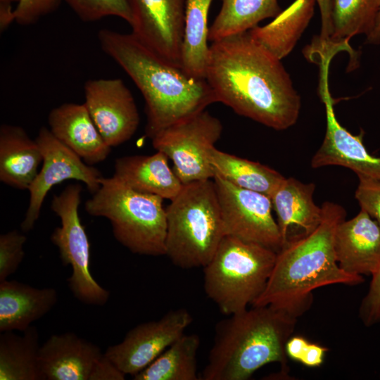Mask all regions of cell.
<instances>
[{
  "label": "cell",
  "mask_w": 380,
  "mask_h": 380,
  "mask_svg": "<svg viewBox=\"0 0 380 380\" xmlns=\"http://www.w3.org/2000/svg\"><path fill=\"white\" fill-rule=\"evenodd\" d=\"M281 61L248 31L212 42L205 78L216 102L284 130L297 122L301 101Z\"/></svg>",
  "instance_id": "6da1fadb"
},
{
  "label": "cell",
  "mask_w": 380,
  "mask_h": 380,
  "mask_svg": "<svg viewBox=\"0 0 380 380\" xmlns=\"http://www.w3.org/2000/svg\"><path fill=\"white\" fill-rule=\"evenodd\" d=\"M103 51L133 80L145 101L146 135L151 139L169 126L216 103L205 79L193 77L152 52L131 33L101 29Z\"/></svg>",
  "instance_id": "7a4b0ae2"
},
{
  "label": "cell",
  "mask_w": 380,
  "mask_h": 380,
  "mask_svg": "<svg viewBox=\"0 0 380 380\" xmlns=\"http://www.w3.org/2000/svg\"><path fill=\"white\" fill-rule=\"evenodd\" d=\"M322 218L309 234L288 242L277 252L266 287L251 306L270 305L298 318L309 310L313 291L331 284L356 285L362 276L339 267L334 251L337 226L346 218L341 205H322Z\"/></svg>",
  "instance_id": "3957f363"
},
{
  "label": "cell",
  "mask_w": 380,
  "mask_h": 380,
  "mask_svg": "<svg viewBox=\"0 0 380 380\" xmlns=\"http://www.w3.org/2000/svg\"><path fill=\"white\" fill-rule=\"evenodd\" d=\"M297 318L270 305L252 306L215 326L201 380H247L272 362L286 367L285 345Z\"/></svg>",
  "instance_id": "277c9868"
},
{
  "label": "cell",
  "mask_w": 380,
  "mask_h": 380,
  "mask_svg": "<svg viewBox=\"0 0 380 380\" xmlns=\"http://www.w3.org/2000/svg\"><path fill=\"white\" fill-rule=\"evenodd\" d=\"M166 217L165 255L182 269L203 268L225 236L213 179L183 184Z\"/></svg>",
  "instance_id": "5b68a950"
},
{
  "label": "cell",
  "mask_w": 380,
  "mask_h": 380,
  "mask_svg": "<svg viewBox=\"0 0 380 380\" xmlns=\"http://www.w3.org/2000/svg\"><path fill=\"white\" fill-rule=\"evenodd\" d=\"M163 198L135 191L115 177H102L84 204L86 212L109 220L115 239L134 254L165 255L166 208Z\"/></svg>",
  "instance_id": "8992f818"
},
{
  "label": "cell",
  "mask_w": 380,
  "mask_h": 380,
  "mask_svg": "<svg viewBox=\"0 0 380 380\" xmlns=\"http://www.w3.org/2000/svg\"><path fill=\"white\" fill-rule=\"evenodd\" d=\"M277 252L266 246L225 235L203 267V289L227 316L248 308L264 291Z\"/></svg>",
  "instance_id": "52a82bcc"
},
{
  "label": "cell",
  "mask_w": 380,
  "mask_h": 380,
  "mask_svg": "<svg viewBox=\"0 0 380 380\" xmlns=\"http://www.w3.org/2000/svg\"><path fill=\"white\" fill-rule=\"evenodd\" d=\"M82 191L80 184H70L53 197L51 208L61 224L53 231L51 241L57 247L63 265L72 268L67 281L74 297L85 305L102 306L110 293L90 272V245L79 215Z\"/></svg>",
  "instance_id": "ba28073f"
},
{
  "label": "cell",
  "mask_w": 380,
  "mask_h": 380,
  "mask_svg": "<svg viewBox=\"0 0 380 380\" xmlns=\"http://www.w3.org/2000/svg\"><path fill=\"white\" fill-rule=\"evenodd\" d=\"M220 120L205 110L158 132L152 140L155 149L173 163V170L183 184L213 179L208 158L222 132Z\"/></svg>",
  "instance_id": "9c48e42d"
},
{
  "label": "cell",
  "mask_w": 380,
  "mask_h": 380,
  "mask_svg": "<svg viewBox=\"0 0 380 380\" xmlns=\"http://www.w3.org/2000/svg\"><path fill=\"white\" fill-rule=\"evenodd\" d=\"M213 180L225 235L258 243L277 253L282 246L271 198L265 194L236 186L220 175Z\"/></svg>",
  "instance_id": "30bf717a"
},
{
  "label": "cell",
  "mask_w": 380,
  "mask_h": 380,
  "mask_svg": "<svg viewBox=\"0 0 380 380\" xmlns=\"http://www.w3.org/2000/svg\"><path fill=\"white\" fill-rule=\"evenodd\" d=\"M35 141L42 152V167L28 189L29 205L20 224L24 232L33 229L44 198L53 186L68 179H75L82 182L93 194L99 189L103 177L99 170L87 164L49 129L41 127Z\"/></svg>",
  "instance_id": "8fae6325"
},
{
  "label": "cell",
  "mask_w": 380,
  "mask_h": 380,
  "mask_svg": "<svg viewBox=\"0 0 380 380\" xmlns=\"http://www.w3.org/2000/svg\"><path fill=\"white\" fill-rule=\"evenodd\" d=\"M192 322L187 309L170 310L157 320L130 329L120 343L109 346L104 355L125 375L134 376L184 334Z\"/></svg>",
  "instance_id": "7c38bea8"
},
{
  "label": "cell",
  "mask_w": 380,
  "mask_h": 380,
  "mask_svg": "<svg viewBox=\"0 0 380 380\" xmlns=\"http://www.w3.org/2000/svg\"><path fill=\"white\" fill-rule=\"evenodd\" d=\"M186 0H128L131 34L167 63L181 68Z\"/></svg>",
  "instance_id": "4fadbf2b"
},
{
  "label": "cell",
  "mask_w": 380,
  "mask_h": 380,
  "mask_svg": "<svg viewBox=\"0 0 380 380\" xmlns=\"http://www.w3.org/2000/svg\"><path fill=\"white\" fill-rule=\"evenodd\" d=\"M330 63L320 64L319 94L325 106L326 132L322 145L311 160V167L338 165L353 170L357 177L380 179V157L369 153L363 133L354 135L338 121L328 84Z\"/></svg>",
  "instance_id": "5bb4252c"
},
{
  "label": "cell",
  "mask_w": 380,
  "mask_h": 380,
  "mask_svg": "<svg viewBox=\"0 0 380 380\" xmlns=\"http://www.w3.org/2000/svg\"><path fill=\"white\" fill-rule=\"evenodd\" d=\"M84 90V103L107 144L112 148L130 139L139 127L140 117L123 80H89Z\"/></svg>",
  "instance_id": "9a60e30c"
},
{
  "label": "cell",
  "mask_w": 380,
  "mask_h": 380,
  "mask_svg": "<svg viewBox=\"0 0 380 380\" xmlns=\"http://www.w3.org/2000/svg\"><path fill=\"white\" fill-rule=\"evenodd\" d=\"M334 251L339 267L346 272L374 275L380 268V226L360 209L354 217L337 226Z\"/></svg>",
  "instance_id": "2e32d148"
},
{
  "label": "cell",
  "mask_w": 380,
  "mask_h": 380,
  "mask_svg": "<svg viewBox=\"0 0 380 380\" xmlns=\"http://www.w3.org/2000/svg\"><path fill=\"white\" fill-rule=\"evenodd\" d=\"M103 355L99 346L75 333L51 335L39 348L42 380H90Z\"/></svg>",
  "instance_id": "e0dca14e"
},
{
  "label": "cell",
  "mask_w": 380,
  "mask_h": 380,
  "mask_svg": "<svg viewBox=\"0 0 380 380\" xmlns=\"http://www.w3.org/2000/svg\"><path fill=\"white\" fill-rule=\"evenodd\" d=\"M315 189L314 183L285 177L271 196L282 246L309 234L319 224L323 210L313 200Z\"/></svg>",
  "instance_id": "ac0fdd59"
},
{
  "label": "cell",
  "mask_w": 380,
  "mask_h": 380,
  "mask_svg": "<svg viewBox=\"0 0 380 380\" xmlns=\"http://www.w3.org/2000/svg\"><path fill=\"white\" fill-rule=\"evenodd\" d=\"M51 133L92 165L105 160L111 147L103 139L84 103H65L48 115Z\"/></svg>",
  "instance_id": "d6986e66"
},
{
  "label": "cell",
  "mask_w": 380,
  "mask_h": 380,
  "mask_svg": "<svg viewBox=\"0 0 380 380\" xmlns=\"http://www.w3.org/2000/svg\"><path fill=\"white\" fill-rule=\"evenodd\" d=\"M57 301L54 288H35L16 280L0 281V332L24 331Z\"/></svg>",
  "instance_id": "ffe728a7"
},
{
  "label": "cell",
  "mask_w": 380,
  "mask_h": 380,
  "mask_svg": "<svg viewBox=\"0 0 380 380\" xmlns=\"http://www.w3.org/2000/svg\"><path fill=\"white\" fill-rule=\"evenodd\" d=\"M168 160L158 151L153 155L120 157L115 161L113 176L135 191L171 201L183 184L169 166Z\"/></svg>",
  "instance_id": "44dd1931"
},
{
  "label": "cell",
  "mask_w": 380,
  "mask_h": 380,
  "mask_svg": "<svg viewBox=\"0 0 380 380\" xmlns=\"http://www.w3.org/2000/svg\"><path fill=\"white\" fill-rule=\"evenodd\" d=\"M43 158L35 141L20 127H0V181L20 190H28L39 172Z\"/></svg>",
  "instance_id": "7402d4cb"
},
{
  "label": "cell",
  "mask_w": 380,
  "mask_h": 380,
  "mask_svg": "<svg viewBox=\"0 0 380 380\" xmlns=\"http://www.w3.org/2000/svg\"><path fill=\"white\" fill-rule=\"evenodd\" d=\"M315 0H294L265 25L248 31L252 38L281 60L293 49L308 26Z\"/></svg>",
  "instance_id": "603a6c76"
},
{
  "label": "cell",
  "mask_w": 380,
  "mask_h": 380,
  "mask_svg": "<svg viewBox=\"0 0 380 380\" xmlns=\"http://www.w3.org/2000/svg\"><path fill=\"white\" fill-rule=\"evenodd\" d=\"M379 8V0H331V34L324 53L318 59L334 56L339 51H346L351 59L355 58L349 41L354 36H367L372 32Z\"/></svg>",
  "instance_id": "cb8c5ba5"
},
{
  "label": "cell",
  "mask_w": 380,
  "mask_h": 380,
  "mask_svg": "<svg viewBox=\"0 0 380 380\" xmlns=\"http://www.w3.org/2000/svg\"><path fill=\"white\" fill-rule=\"evenodd\" d=\"M39 336L31 325L18 335L0 334V380H42L39 367Z\"/></svg>",
  "instance_id": "d4e9b609"
},
{
  "label": "cell",
  "mask_w": 380,
  "mask_h": 380,
  "mask_svg": "<svg viewBox=\"0 0 380 380\" xmlns=\"http://www.w3.org/2000/svg\"><path fill=\"white\" fill-rule=\"evenodd\" d=\"M208 158L214 173L236 186L260 192L270 198L285 178L267 165L222 151L215 146L209 149Z\"/></svg>",
  "instance_id": "484cf974"
},
{
  "label": "cell",
  "mask_w": 380,
  "mask_h": 380,
  "mask_svg": "<svg viewBox=\"0 0 380 380\" xmlns=\"http://www.w3.org/2000/svg\"><path fill=\"white\" fill-rule=\"evenodd\" d=\"M213 0H186L181 69L189 75L205 79L209 56L208 16Z\"/></svg>",
  "instance_id": "4316f807"
},
{
  "label": "cell",
  "mask_w": 380,
  "mask_h": 380,
  "mask_svg": "<svg viewBox=\"0 0 380 380\" xmlns=\"http://www.w3.org/2000/svg\"><path fill=\"white\" fill-rule=\"evenodd\" d=\"M221 1L220 10L209 27L208 40L212 42L246 32L281 11L278 0Z\"/></svg>",
  "instance_id": "83f0119b"
},
{
  "label": "cell",
  "mask_w": 380,
  "mask_h": 380,
  "mask_svg": "<svg viewBox=\"0 0 380 380\" xmlns=\"http://www.w3.org/2000/svg\"><path fill=\"white\" fill-rule=\"evenodd\" d=\"M201 344L196 334H183L134 380H198L197 354Z\"/></svg>",
  "instance_id": "f1b7e54d"
},
{
  "label": "cell",
  "mask_w": 380,
  "mask_h": 380,
  "mask_svg": "<svg viewBox=\"0 0 380 380\" xmlns=\"http://www.w3.org/2000/svg\"><path fill=\"white\" fill-rule=\"evenodd\" d=\"M84 22H94L116 16L129 24L132 14L128 0H62Z\"/></svg>",
  "instance_id": "f546056e"
},
{
  "label": "cell",
  "mask_w": 380,
  "mask_h": 380,
  "mask_svg": "<svg viewBox=\"0 0 380 380\" xmlns=\"http://www.w3.org/2000/svg\"><path fill=\"white\" fill-rule=\"evenodd\" d=\"M25 234L16 229L0 235V281L15 273L24 257Z\"/></svg>",
  "instance_id": "4dcf8cb0"
},
{
  "label": "cell",
  "mask_w": 380,
  "mask_h": 380,
  "mask_svg": "<svg viewBox=\"0 0 380 380\" xmlns=\"http://www.w3.org/2000/svg\"><path fill=\"white\" fill-rule=\"evenodd\" d=\"M327 350L326 347L311 343L300 336H291L285 345L288 357L310 367H319Z\"/></svg>",
  "instance_id": "1f68e13d"
},
{
  "label": "cell",
  "mask_w": 380,
  "mask_h": 380,
  "mask_svg": "<svg viewBox=\"0 0 380 380\" xmlns=\"http://www.w3.org/2000/svg\"><path fill=\"white\" fill-rule=\"evenodd\" d=\"M62 0H18L14 9L15 21L23 26L36 23L55 11Z\"/></svg>",
  "instance_id": "d6a6232c"
},
{
  "label": "cell",
  "mask_w": 380,
  "mask_h": 380,
  "mask_svg": "<svg viewBox=\"0 0 380 380\" xmlns=\"http://www.w3.org/2000/svg\"><path fill=\"white\" fill-rule=\"evenodd\" d=\"M355 192L360 209L367 213L380 226V179L358 177Z\"/></svg>",
  "instance_id": "836d02e7"
},
{
  "label": "cell",
  "mask_w": 380,
  "mask_h": 380,
  "mask_svg": "<svg viewBox=\"0 0 380 380\" xmlns=\"http://www.w3.org/2000/svg\"><path fill=\"white\" fill-rule=\"evenodd\" d=\"M359 315L367 327L380 322V268L372 276L369 290L360 304Z\"/></svg>",
  "instance_id": "e575fe53"
},
{
  "label": "cell",
  "mask_w": 380,
  "mask_h": 380,
  "mask_svg": "<svg viewBox=\"0 0 380 380\" xmlns=\"http://www.w3.org/2000/svg\"><path fill=\"white\" fill-rule=\"evenodd\" d=\"M315 1L320 13L321 30L319 37L308 47V58H317L324 53L331 34V0Z\"/></svg>",
  "instance_id": "d590c367"
},
{
  "label": "cell",
  "mask_w": 380,
  "mask_h": 380,
  "mask_svg": "<svg viewBox=\"0 0 380 380\" xmlns=\"http://www.w3.org/2000/svg\"><path fill=\"white\" fill-rule=\"evenodd\" d=\"M125 374L104 354L96 364L90 380H124Z\"/></svg>",
  "instance_id": "8d00e7d4"
},
{
  "label": "cell",
  "mask_w": 380,
  "mask_h": 380,
  "mask_svg": "<svg viewBox=\"0 0 380 380\" xmlns=\"http://www.w3.org/2000/svg\"><path fill=\"white\" fill-rule=\"evenodd\" d=\"M365 42L369 44H380V0L378 15L374 27L372 32L366 36Z\"/></svg>",
  "instance_id": "74e56055"
},
{
  "label": "cell",
  "mask_w": 380,
  "mask_h": 380,
  "mask_svg": "<svg viewBox=\"0 0 380 380\" xmlns=\"http://www.w3.org/2000/svg\"><path fill=\"white\" fill-rule=\"evenodd\" d=\"M18 0H0V8H13L12 3H18Z\"/></svg>",
  "instance_id": "f35d334b"
}]
</instances>
